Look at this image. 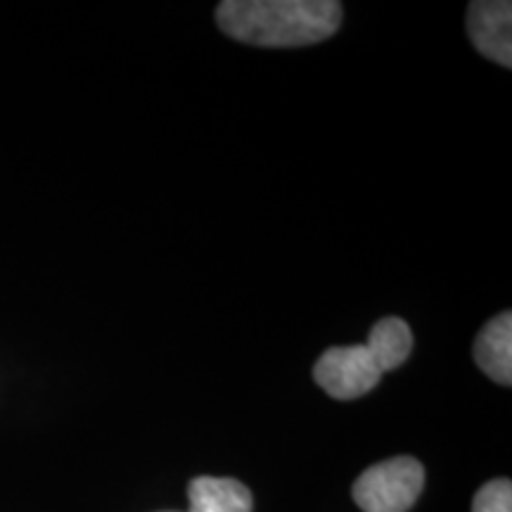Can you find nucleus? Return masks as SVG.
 <instances>
[{
  "label": "nucleus",
  "mask_w": 512,
  "mask_h": 512,
  "mask_svg": "<svg viewBox=\"0 0 512 512\" xmlns=\"http://www.w3.org/2000/svg\"><path fill=\"white\" fill-rule=\"evenodd\" d=\"M472 512H512L510 479H494L477 491Z\"/></svg>",
  "instance_id": "obj_8"
},
{
  "label": "nucleus",
  "mask_w": 512,
  "mask_h": 512,
  "mask_svg": "<svg viewBox=\"0 0 512 512\" xmlns=\"http://www.w3.org/2000/svg\"><path fill=\"white\" fill-rule=\"evenodd\" d=\"M366 347L373 351L377 363H380L384 373L387 370L399 368L408 356H411L413 349V332L408 328L406 320L389 316L377 320L373 330L368 332Z\"/></svg>",
  "instance_id": "obj_7"
},
{
  "label": "nucleus",
  "mask_w": 512,
  "mask_h": 512,
  "mask_svg": "<svg viewBox=\"0 0 512 512\" xmlns=\"http://www.w3.org/2000/svg\"><path fill=\"white\" fill-rule=\"evenodd\" d=\"M190 512H252V494L238 479L197 477L188 489Z\"/></svg>",
  "instance_id": "obj_6"
},
{
  "label": "nucleus",
  "mask_w": 512,
  "mask_h": 512,
  "mask_svg": "<svg viewBox=\"0 0 512 512\" xmlns=\"http://www.w3.org/2000/svg\"><path fill=\"white\" fill-rule=\"evenodd\" d=\"M223 34L261 48H299L330 38L342 22L337 0H226L216 8Z\"/></svg>",
  "instance_id": "obj_1"
},
{
  "label": "nucleus",
  "mask_w": 512,
  "mask_h": 512,
  "mask_svg": "<svg viewBox=\"0 0 512 512\" xmlns=\"http://www.w3.org/2000/svg\"><path fill=\"white\" fill-rule=\"evenodd\" d=\"M467 34L489 60L510 69L512 64V5L508 0H475L467 10Z\"/></svg>",
  "instance_id": "obj_4"
},
{
  "label": "nucleus",
  "mask_w": 512,
  "mask_h": 512,
  "mask_svg": "<svg viewBox=\"0 0 512 512\" xmlns=\"http://www.w3.org/2000/svg\"><path fill=\"white\" fill-rule=\"evenodd\" d=\"M384 370L366 344L332 347L318 358L313 377L332 399L349 401L368 394L380 382Z\"/></svg>",
  "instance_id": "obj_3"
},
{
  "label": "nucleus",
  "mask_w": 512,
  "mask_h": 512,
  "mask_svg": "<svg viewBox=\"0 0 512 512\" xmlns=\"http://www.w3.org/2000/svg\"><path fill=\"white\" fill-rule=\"evenodd\" d=\"M475 361L491 380L510 387L512 384V316L498 313L479 332L475 342Z\"/></svg>",
  "instance_id": "obj_5"
},
{
  "label": "nucleus",
  "mask_w": 512,
  "mask_h": 512,
  "mask_svg": "<svg viewBox=\"0 0 512 512\" xmlns=\"http://www.w3.org/2000/svg\"><path fill=\"white\" fill-rule=\"evenodd\" d=\"M425 486V470L411 456L368 467L354 484V501L363 512H408Z\"/></svg>",
  "instance_id": "obj_2"
}]
</instances>
